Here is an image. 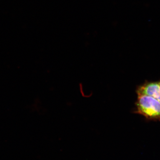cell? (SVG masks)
Returning <instances> with one entry per match:
<instances>
[{
    "label": "cell",
    "instance_id": "cell-1",
    "mask_svg": "<svg viewBox=\"0 0 160 160\" xmlns=\"http://www.w3.org/2000/svg\"><path fill=\"white\" fill-rule=\"evenodd\" d=\"M134 113L145 117L147 119L160 121V102L146 95L138 94Z\"/></svg>",
    "mask_w": 160,
    "mask_h": 160
},
{
    "label": "cell",
    "instance_id": "cell-2",
    "mask_svg": "<svg viewBox=\"0 0 160 160\" xmlns=\"http://www.w3.org/2000/svg\"><path fill=\"white\" fill-rule=\"evenodd\" d=\"M138 94L146 95L160 102V80L157 82H146L138 87Z\"/></svg>",
    "mask_w": 160,
    "mask_h": 160
}]
</instances>
